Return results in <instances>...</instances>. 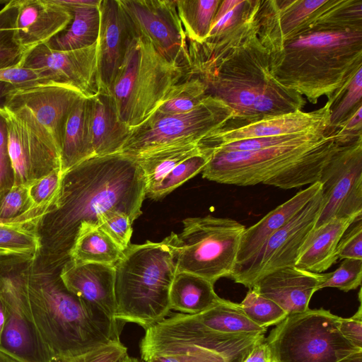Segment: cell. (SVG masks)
<instances>
[{
  "instance_id": "1",
  "label": "cell",
  "mask_w": 362,
  "mask_h": 362,
  "mask_svg": "<svg viewBox=\"0 0 362 362\" xmlns=\"http://www.w3.org/2000/svg\"><path fill=\"white\" fill-rule=\"evenodd\" d=\"M362 139L339 127L311 130L291 141L253 151H211L202 177L238 186L257 184L290 189L319 182L321 173L344 146Z\"/></svg>"
},
{
  "instance_id": "2",
  "label": "cell",
  "mask_w": 362,
  "mask_h": 362,
  "mask_svg": "<svg viewBox=\"0 0 362 362\" xmlns=\"http://www.w3.org/2000/svg\"><path fill=\"white\" fill-rule=\"evenodd\" d=\"M145 197L141 167L122 153L93 156L66 172L54 209L57 241L66 260L81 226H98V215L112 210L126 213L134 222Z\"/></svg>"
},
{
  "instance_id": "3",
  "label": "cell",
  "mask_w": 362,
  "mask_h": 362,
  "mask_svg": "<svg viewBox=\"0 0 362 362\" xmlns=\"http://www.w3.org/2000/svg\"><path fill=\"white\" fill-rule=\"evenodd\" d=\"M273 78L315 103L327 95L333 107L362 68V29L313 30L269 54Z\"/></svg>"
},
{
  "instance_id": "4",
  "label": "cell",
  "mask_w": 362,
  "mask_h": 362,
  "mask_svg": "<svg viewBox=\"0 0 362 362\" xmlns=\"http://www.w3.org/2000/svg\"><path fill=\"white\" fill-rule=\"evenodd\" d=\"M36 327L54 359L120 341L122 322H114L69 291L57 279L26 281Z\"/></svg>"
},
{
  "instance_id": "5",
  "label": "cell",
  "mask_w": 362,
  "mask_h": 362,
  "mask_svg": "<svg viewBox=\"0 0 362 362\" xmlns=\"http://www.w3.org/2000/svg\"><path fill=\"white\" fill-rule=\"evenodd\" d=\"M177 234L160 242L132 245L115 267V319L147 329L171 308L169 294L177 272Z\"/></svg>"
},
{
  "instance_id": "6",
  "label": "cell",
  "mask_w": 362,
  "mask_h": 362,
  "mask_svg": "<svg viewBox=\"0 0 362 362\" xmlns=\"http://www.w3.org/2000/svg\"><path fill=\"white\" fill-rule=\"evenodd\" d=\"M189 71L162 55L144 37L132 38L109 90L119 119L131 129L152 115Z\"/></svg>"
},
{
  "instance_id": "7",
  "label": "cell",
  "mask_w": 362,
  "mask_h": 362,
  "mask_svg": "<svg viewBox=\"0 0 362 362\" xmlns=\"http://www.w3.org/2000/svg\"><path fill=\"white\" fill-rule=\"evenodd\" d=\"M339 317L324 308L287 315L265 338L273 362H337L362 350L341 334Z\"/></svg>"
},
{
  "instance_id": "8",
  "label": "cell",
  "mask_w": 362,
  "mask_h": 362,
  "mask_svg": "<svg viewBox=\"0 0 362 362\" xmlns=\"http://www.w3.org/2000/svg\"><path fill=\"white\" fill-rule=\"evenodd\" d=\"M177 234V272L199 276L213 284L232 276L245 226L229 218L211 215L183 220Z\"/></svg>"
},
{
  "instance_id": "9",
  "label": "cell",
  "mask_w": 362,
  "mask_h": 362,
  "mask_svg": "<svg viewBox=\"0 0 362 362\" xmlns=\"http://www.w3.org/2000/svg\"><path fill=\"white\" fill-rule=\"evenodd\" d=\"M233 116L228 105L210 95L188 112L173 115L155 112L132 129L120 153L137 158L165 148L201 144Z\"/></svg>"
},
{
  "instance_id": "10",
  "label": "cell",
  "mask_w": 362,
  "mask_h": 362,
  "mask_svg": "<svg viewBox=\"0 0 362 362\" xmlns=\"http://www.w3.org/2000/svg\"><path fill=\"white\" fill-rule=\"evenodd\" d=\"M274 79L268 55L243 49L226 57L202 81L207 95L221 100L233 110V117L223 127L233 129L252 123L253 106Z\"/></svg>"
},
{
  "instance_id": "11",
  "label": "cell",
  "mask_w": 362,
  "mask_h": 362,
  "mask_svg": "<svg viewBox=\"0 0 362 362\" xmlns=\"http://www.w3.org/2000/svg\"><path fill=\"white\" fill-rule=\"evenodd\" d=\"M1 113L6 123L13 185H28L62 168L59 147L28 108L5 106Z\"/></svg>"
},
{
  "instance_id": "12",
  "label": "cell",
  "mask_w": 362,
  "mask_h": 362,
  "mask_svg": "<svg viewBox=\"0 0 362 362\" xmlns=\"http://www.w3.org/2000/svg\"><path fill=\"white\" fill-rule=\"evenodd\" d=\"M264 334H227L213 332L197 323L189 314L177 313L146 329L140 343L141 358L163 351L202 347L232 360L247 355Z\"/></svg>"
},
{
  "instance_id": "13",
  "label": "cell",
  "mask_w": 362,
  "mask_h": 362,
  "mask_svg": "<svg viewBox=\"0 0 362 362\" xmlns=\"http://www.w3.org/2000/svg\"><path fill=\"white\" fill-rule=\"evenodd\" d=\"M323 205L320 191L267 241L259 253L231 279L251 289L262 276L294 266L308 235L314 228Z\"/></svg>"
},
{
  "instance_id": "14",
  "label": "cell",
  "mask_w": 362,
  "mask_h": 362,
  "mask_svg": "<svg viewBox=\"0 0 362 362\" xmlns=\"http://www.w3.org/2000/svg\"><path fill=\"white\" fill-rule=\"evenodd\" d=\"M319 182L323 205L314 228L333 218L362 216V139L332 157Z\"/></svg>"
},
{
  "instance_id": "15",
  "label": "cell",
  "mask_w": 362,
  "mask_h": 362,
  "mask_svg": "<svg viewBox=\"0 0 362 362\" xmlns=\"http://www.w3.org/2000/svg\"><path fill=\"white\" fill-rule=\"evenodd\" d=\"M0 301L4 314L0 349L21 362H55L35 324L26 281L1 279Z\"/></svg>"
},
{
  "instance_id": "16",
  "label": "cell",
  "mask_w": 362,
  "mask_h": 362,
  "mask_svg": "<svg viewBox=\"0 0 362 362\" xmlns=\"http://www.w3.org/2000/svg\"><path fill=\"white\" fill-rule=\"evenodd\" d=\"M119 3L136 33L189 73L187 40L175 0H119Z\"/></svg>"
},
{
  "instance_id": "17",
  "label": "cell",
  "mask_w": 362,
  "mask_h": 362,
  "mask_svg": "<svg viewBox=\"0 0 362 362\" xmlns=\"http://www.w3.org/2000/svg\"><path fill=\"white\" fill-rule=\"evenodd\" d=\"M21 66L46 71L52 82L71 86L86 98L99 93L97 42L69 51L54 50L42 44L27 52Z\"/></svg>"
},
{
  "instance_id": "18",
  "label": "cell",
  "mask_w": 362,
  "mask_h": 362,
  "mask_svg": "<svg viewBox=\"0 0 362 362\" xmlns=\"http://www.w3.org/2000/svg\"><path fill=\"white\" fill-rule=\"evenodd\" d=\"M83 97L71 86L49 82L16 88L8 95L5 106L28 108L53 138L61 153L68 117Z\"/></svg>"
},
{
  "instance_id": "19",
  "label": "cell",
  "mask_w": 362,
  "mask_h": 362,
  "mask_svg": "<svg viewBox=\"0 0 362 362\" xmlns=\"http://www.w3.org/2000/svg\"><path fill=\"white\" fill-rule=\"evenodd\" d=\"M98 8L100 14L97 41L99 93L108 94L136 33L119 0H100Z\"/></svg>"
},
{
  "instance_id": "20",
  "label": "cell",
  "mask_w": 362,
  "mask_h": 362,
  "mask_svg": "<svg viewBox=\"0 0 362 362\" xmlns=\"http://www.w3.org/2000/svg\"><path fill=\"white\" fill-rule=\"evenodd\" d=\"M332 103L327 101L312 112L298 110L288 114L264 118L233 129L221 128L204 139L206 147L223 145L241 140L289 135L327 128L330 124Z\"/></svg>"
},
{
  "instance_id": "21",
  "label": "cell",
  "mask_w": 362,
  "mask_h": 362,
  "mask_svg": "<svg viewBox=\"0 0 362 362\" xmlns=\"http://www.w3.org/2000/svg\"><path fill=\"white\" fill-rule=\"evenodd\" d=\"M327 276V273H314L291 266L262 276L252 288L275 302L288 315L309 308L313 295Z\"/></svg>"
},
{
  "instance_id": "22",
  "label": "cell",
  "mask_w": 362,
  "mask_h": 362,
  "mask_svg": "<svg viewBox=\"0 0 362 362\" xmlns=\"http://www.w3.org/2000/svg\"><path fill=\"white\" fill-rule=\"evenodd\" d=\"M72 19L71 9L59 0H18L16 40L29 52L64 30Z\"/></svg>"
},
{
  "instance_id": "23",
  "label": "cell",
  "mask_w": 362,
  "mask_h": 362,
  "mask_svg": "<svg viewBox=\"0 0 362 362\" xmlns=\"http://www.w3.org/2000/svg\"><path fill=\"white\" fill-rule=\"evenodd\" d=\"M65 287L99 310L109 319H115V267L68 260L59 274Z\"/></svg>"
},
{
  "instance_id": "24",
  "label": "cell",
  "mask_w": 362,
  "mask_h": 362,
  "mask_svg": "<svg viewBox=\"0 0 362 362\" xmlns=\"http://www.w3.org/2000/svg\"><path fill=\"white\" fill-rule=\"evenodd\" d=\"M320 189L321 184L319 182L310 185L269 211L258 222L245 228L240 238L234 272L251 262L268 239L296 214Z\"/></svg>"
},
{
  "instance_id": "25",
  "label": "cell",
  "mask_w": 362,
  "mask_h": 362,
  "mask_svg": "<svg viewBox=\"0 0 362 362\" xmlns=\"http://www.w3.org/2000/svg\"><path fill=\"white\" fill-rule=\"evenodd\" d=\"M90 132L95 156L120 153L132 129L119 118L110 95L89 98Z\"/></svg>"
},
{
  "instance_id": "26",
  "label": "cell",
  "mask_w": 362,
  "mask_h": 362,
  "mask_svg": "<svg viewBox=\"0 0 362 362\" xmlns=\"http://www.w3.org/2000/svg\"><path fill=\"white\" fill-rule=\"evenodd\" d=\"M358 217L333 218L313 228L294 266L314 273H322L329 269L338 259L336 250L341 237Z\"/></svg>"
},
{
  "instance_id": "27",
  "label": "cell",
  "mask_w": 362,
  "mask_h": 362,
  "mask_svg": "<svg viewBox=\"0 0 362 362\" xmlns=\"http://www.w3.org/2000/svg\"><path fill=\"white\" fill-rule=\"evenodd\" d=\"M73 14L69 26L52 38L47 46L54 50L69 51L90 47L97 42L100 25V0H59Z\"/></svg>"
},
{
  "instance_id": "28",
  "label": "cell",
  "mask_w": 362,
  "mask_h": 362,
  "mask_svg": "<svg viewBox=\"0 0 362 362\" xmlns=\"http://www.w3.org/2000/svg\"><path fill=\"white\" fill-rule=\"evenodd\" d=\"M95 156L89 120V98L83 97L68 117L61 147L62 168L65 173Z\"/></svg>"
},
{
  "instance_id": "29",
  "label": "cell",
  "mask_w": 362,
  "mask_h": 362,
  "mask_svg": "<svg viewBox=\"0 0 362 362\" xmlns=\"http://www.w3.org/2000/svg\"><path fill=\"white\" fill-rule=\"evenodd\" d=\"M214 284L199 276L177 272L172 283L169 299L170 308L185 314L202 313L220 302Z\"/></svg>"
},
{
  "instance_id": "30",
  "label": "cell",
  "mask_w": 362,
  "mask_h": 362,
  "mask_svg": "<svg viewBox=\"0 0 362 362\" xmlns=\"http://www.w3.org/2000/svg\"><path fill=\"white\" fill-rule=\"evenodd\" d=\"M123 254L124 250L98 226L83 224L78 230L68 259L115 265Z\"/></svg>"
},
{
  "instance_id": "31",
  "label": "cell",
  "mask_w": 362,
  "mask_h": 362,
  "mask_svg": "<svg viewBox=\"0 0 362 362\" xmlns=\"http://www.w3.org/2000/svg\"><path fill=\"white\" fill-rule=\"evenodd\" d=\"M192 318L206 329L227 334H264L267 328L259 327L245 314L239 303L222 298Z\"/></svg>"
},
{
  "instance_id": "32",
  "label": "cell",
  "mask_w": 362,
  "mask_h": 362,
  "mask_svg": "<svg viewBox=\"0 0 362 362\" xmlns=\"http://www.w3.org/2000/svg\"><path fill=\"white\" fill-rule=\"evenodd\" d=\"M204 150L202 142L165 148L135 158L144 176L146 192L156 186L179 163Z\"/></svg>"
},
{
  "instance_id": "33",
  "label": "cell",
  "mask_w": 362,
  "mask_h": 362,
  "mask_svg": "<svg viewBox=\"0 0 362 362\" xmlns=\"http://www.w3.org/2000/svg\"><path fill=\"white\" fill-rule=\"evenodd\" d=\"M221 1L175 0L179 18L187 42L199 43L208 35Z\"/></svg>"
},
{
  "instance_id": "34",
  "label": "cell",
  "mask_w": 362,
  "mask_h": 362,
  "mask_svg": "<svg viewBox=\"0 0 362 362\" xmlns=\"http://www.w3.org/2000/svg\"><path fill=\"white\" fill-rule=\"evenodd\" d=\"M18 0H11L0 10V70L21 66L28 52L15 37Z\"/></svg>"
},
{
  "instance_id": "35",
  "label": "cell",
  "mask_w": 362,
  "mask_h": 362,
  "mask_svg": "<svg viewBox=\"0 0 362 362\" xmlns=\"http://www.w3.org/2000/svg\"><path fill=\"white\" fill-rule=\"evenodd\" d=\"M206 95L205 83L198 76H188L171 88L156 112L163 115L188 112Z\"/></svg>"
},
{
  "instance_id": "36",
  "label": "cell",
  "mask_w": 362,
  "mask_h": 362,
  "mask_svg": "<svg viewBox=\"0 0 362 362\" xmlns=\"http://www.w3.org/2000/svg\"><path fill=\"white\" fill-rule=\"evenodd\" d=\"M40 247L39 235L25 223L0 220V257L34 255Z\"/></svg>"
},
{
  "instance_id": "37",
  "label": "cell",
  "mask_w": 362,
  "mask_h": 362,
  "mask_svg": "<svg viewBox=\"0 0 362 362\" xmlns=\"http://www.w3.org/2000/svg\"><path fill=\"white\" fill-rule=\"evenodd\" d=\"M204 147L202 153L185 159L175 166L156 186L146 192V197L159 199L201 173L211 156L210 149Z\"/></svg>"
},
{
  "instance_id": "38",
  "label": "cell",
  "mask_w": 362,
  "mask_h": 362,
  "mask_svg": "<svg viewBox=\"0 0 362 362\" xmlns=\"http://www.w3.org/2000/svg\"><path fill=\"white\" fill-rule=\"evenodd\" d=\"M239 304L246 316L252 322L263 328L276 325L288 315L275 302L252 288L249 289Z\"/></svg>"
},
{
  "instance_id": "39",
  "label": "cell",
  "mask_w": 362,
  "mask_h": 362,
  "mask_svg": "<svg viewBox=\"0 0 362 362\" xmlns=\"http://www.w3.org/2000/svg\"><path fill=\"white\" fill-rule=\"evenodd\" d=\"M362 281V259H344L334 272L327 273L326 279L318 286L337 288L344 292L356 289Z\"/></svg>"
},
{
  "instance_id": "40",
  "label": "cell",
  "mask_w": 362,
  "mask_h": 362,
  "mask_svg": "<svg viewBox=\"0 0 362 362\" xmlns=\"http://www.w3.org/2000/svg\"><path fill=\"white\" fill-rule=\"evenodd\" d=\"M133 223L128 214L120 211H108L98 216V226L124 251L131 244Z\"/></svg>"
},
{
  "instance_id": "41",
  "label": "cell",
  "mask_w": 362,
  "mask_h": 362,
  "mask_svg": "<svg viewBox=\"0 0 362 362\" xmlns=\"http://www.w3.org/2000/svg\"><path fill=\"white\" fill-rule=\"evenodd\" d=\"M362 97V68L354 75L339 103L332 110L330 127H338L360 104Z\"/></svg>"
},
{
  "instance_id": "42",
  "label": "cell",
  "mask_w": 362,
  "mask_h": 362,
  "mask_svg": "<svg viewBox=\"0 0 362 362\" xmlns=\"http://www.w3.org/2000/svg\"><path fill=\"white\" fill-rule=\"evenodd\" d=\"M28 185H13L0 202V220H11L23 215L30 208Z\"/></svg>"
},
{
  "instance_id": "43",
  "label": "cell",
  "mask_w": 362,
  "mask_h": 362,
  "mask_svg": "<svg viewBox=\"0 0 362 362\" xmlns=\"http://www.w3.org/2000/svg\"><path fill=\"white\" fill-rule=\"evenodd\" d=\"M127 356V348L121 341H114L55 362H120Z\"/></svg>"
},
{
  "instance_id": "44",
  "label": "cell",
  "mask_w": 362,
  "mask_h": 362,
  "mask_svg": "<svg viewBox=\"0 0 362 362\" xmlns=\"http://www.w3.org/2000/svg\"><path fill=\"white\" fill-rule=\"evenodd\" d=\"M0 81L9 83L17 88L52 82L47 71L22 66L1 69Z\"/></svg>"
},
{
  "instance_id": "45",
  "label": "cell",
  "mask_w": 362,
  "mask_h": 362,
  "mask_svg": "<svg viewBox=\"0 0 362 362\" xmlns=\"http://www.w3.org/2000/svg\"><path fill=\"white\" fill-rule=\"evenodd\" d=\"M336 253L339 259H362V216L356 218L344 233Z\"/></svg>"
},
{
  "instance_id": "46",
  "label": "cell",
  "mask_w": 362,
  "mask_h": 362,
  "mask_svg": "<svg viewBox=\"0 0 362 362\" xmlns=\"http://www.w3.org/2000/svg\"><path fill=\"white\" fill-rule=\"evenodd\" d=\"M324 129V128H323ZM311 131V130H310ZM304 133V132H303ZM303 133L282 135L276 136H268L255 138L235 141L223 145L207 147L211 150L225 152L230 151H253L274 146L295 139Z\"/></svg>"
},
{
  "instance_id": "47",
  "label": "cell",
  "mask_w": 362,
  "mask_h": 362,
  "mask_svg": "<svg viewBox=\"0 0 362 362\" xmlns=\"http://www.w3.org/2000/svg\"><path fill=\"white\" fill-rule=\"evenodd\" d=\"M338 329L351 344L362 349V308L360 304L356 313L349 318L339 317Z\"/></svg>"
},
{
  "instance_id": "48",
  "label": "cell",
  "mask_w": 362,
  "mask_h": 362,
  "mask_svg": "<svg viewBox=\"0 0 362 362\" xmlns=\"http://www.w3.org/2000/svg\"><path fill=\"white\" fill-rule=\"evenodd\" d=\"M1 110H0V197L4 190L5 182L7 175H8L9 170H11L7 146L6 123L1 113Z\"/></svg>"
},
{
  "instance_id": "49",
  "label": "cell",
  "mask_w": 362,
  "mask_h": 362,
  "mask_svg": "<svg viewBox=\"0 0 362 362\" xmlns=\"http://www.w3.org/2000/svg\"><path fill=\"white\" fill-rule=\"evenodd\" d=\"M243 362H273L272 352L265 339L253 346Z\"/></svg>"
},
{
  "instance_id": "50",
  "label": "cell",
  "mask_w": 362,
  "mask_h": 362,
  "mask_svg": "<svg viewBox=\"0 0 362 362\" xmlns=\"http://www.w3.org/2000/svg\"><path fill=\"white\" fill-rule=\"evenodd\" d=\"M345 132L349 133H361L362 132V105H358L349 116L338 125Z\"/></svg>"
},
{
  "instance_id": "51",
  "label": "cell",
  "mask_w": 362,
  "mask_h": 362,
  "mask_svg": "<svg viewBox=\"0 0 362 362\" xmlns=\"http://www.w3.org/2000/svg\"><path fill=\"white\" fill-rule=\"evenodd\" d=\"M240 1L239 0H225L221 1L219 6L213 18L211 24L216 22L224 14L232 10L235 6H236L240 3Z\"/></svg>"
},
{
  "instance_id": "52",
  "label": "cell",
  "mask_w": 362,
  "mask_h": 362,
  "mask_svg": "<svg viewBox=\"0 0 362 362\" xmlns=\"http://www.w3.org/2000/svg\"><path fill=\"white\" fill-rule=\"evenodd\" d=\"M235 361L222 354L213 352L196 360L194 362H234Z\"/></svg>"
},
{
  "instance_id": "53",
  "label": "cell",
  "mask_w": 362,
  "mask_h": 362,
  "mask_svg": "<svg viewBox=\"0 0 362 362\" xmlns=\"http://www.w3.org/2000/svg\"><path fill=\"white\" fill-rule=\"evenodd\" d=\"M16 88L9 83L0 81V110L4 108L8 95Z\"/></svg>"
},
{
  "instance_id": "54",
  "label": "cell",
  "mask_w": 362,
  "mask_h": 362,
  "mask_svg": "<svg viewBox=\"0 0 362 362\" xmlns=\"http://www.w3.org/2000/svg\"><path fill=\"white\" fill-rule=\"evenodd\" d=\"M337 362H362V350L352 353Z\"/></svg>"
},
{
  "instance_id": "55",
  "label": "cell",
  "mask_w": 362,
  "mask_h": 362,
  "mask_svg": "<svg viewBox=\"0 0 362 362\" xmlns=\"http://www.w3.org/2000/svg\"><path fill=\"white\" fill-rule=\"evenodd\" d=\"M0 362H21L9 354L0 349Z\"/></svg>"
},
{
  "instance_id": "56",
  "label": "cell",
  "mask_w": 362,
  "mask_h": 362,
  "mask_svg": "<svg viewBox=\"0 0 362 362\" xmlns=\"http://www.w3.org/2000/svg\"><path fill=\"white\" fill-rule=\"evenodd\" d=\"M120 362H142V361H139L136 358L130 357L128 355L123 360H122Z\"/></svg>"
},
{
  "instance_id": "57",
  "label": "cell",
  "mask_w": 362,
  "mask_h": 362,
  "mask_svg": "<svg viewBox=\"0 0 362 362\" xmlns=\"http://www.w3.org/2000/svg\"><path fill=\"white\" fill-rule=\"evenodd\" d=\"M146 362H160L158 359L155 357H150L148 358Z\"/></svg>"
},
{
  "instance_id": "58",
  "label": "cell",
  "mask_w": 362,
  "mask_h": 362,
  "mask_svg": "<svg viewBox=\"0 0 362 362\" xmlns=\"http://www.w3.org/2000/svg\"><path fill=\"white\" fill-rule=\"evenodd\" d=\"M247 356V355H245V356H243V357H241V358H240L237 359V360H236L235 361H234V362H243V360H244V358H245V356Z\"/></svg>"
},
{
  "instance_id": "59",
  "label": "cell",
  "mask_w": 362,
  "mask_h": 362,
  "mask_svg": "<svg viewBox=\"0 0 362 362\" xmlns=\"http://www.w3.org/2000/svg\"></svg>"
}]
</instances>
